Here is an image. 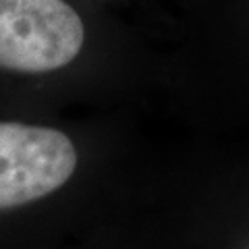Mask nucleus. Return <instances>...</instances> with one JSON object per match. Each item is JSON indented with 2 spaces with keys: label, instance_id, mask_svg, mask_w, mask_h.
Segmentation results:
<instances>
[{
  "label": "nucleus",
  "instance_id": "nucleus-1",
  "mask_svg": "<svg viewBox=\"0 0 249 249\" xmlns=\"http://www.w3.org/2000/svg\"><path fill=\"white\" fill-rule=\"evenodd\" d=\"M81 152L52 124L0 121V214L56 196L75 178Z\"/></svg>",
  "mask_w": 249,
  "mask_h": 249
},
{
  "label": "nucleus",
  "instance_id": "nucleus-2",
  "mask_svg": "<svg viewBox=\"0 0 249 249\" xmlns=\"http://www.w3.org/2000/svg\"><path fill=\"white\" fill-rule=\"evenodd\" d=\"M85 40V23L67 0H0V71H65L79 60Z\"/></svg>",
  "mask_w": 249,
  "mask_h": 249
}]
</instances>
